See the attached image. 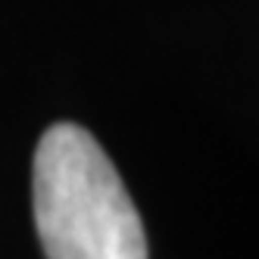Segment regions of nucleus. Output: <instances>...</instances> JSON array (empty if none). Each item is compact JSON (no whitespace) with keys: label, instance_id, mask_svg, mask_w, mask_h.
<instances>
[{"label":"nucleus","instance_id":"nucleus-1","mask_svg":"<svg viewBox=\"0 0 259 259\" xmlns=\"http://www.w3.org/2000/svg\"><path fill=\"white\" fill-rule=\"evenodd\" d=\"M34 222L47 259H147L144 222L94 135L50 125L34 150Z\"/></svg>","mask_w":259,"mask_h":259}]
</instances>
